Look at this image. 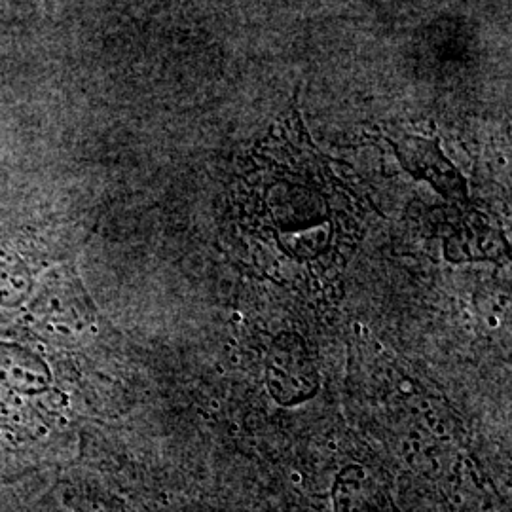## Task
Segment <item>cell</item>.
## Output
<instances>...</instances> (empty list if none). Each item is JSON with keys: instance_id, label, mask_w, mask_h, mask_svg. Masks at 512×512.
I'll use <instances>...</instances> for the list:
<instances>
[{"instance_id": "6da1fadb", "label": "cell", "mask_w": 512, "mask_h": 512, "mask_svg": "<svg viewBox=\"0 0 512 512\" xmlns=\"http://www.w3.org/2000/svg\"><path fill=\"white\" fill-rule=\"evenodd\" d=\"M268 389L283 406L304 403L319 391V374L304 340L285 332L275 338L266 363Z\"/></svg>"}, {"instance_id": "7a4b0ae2", "label": "cell", "mask_w": 512, "mask_h": 512, "mask_svg": "<svg viewBox=\"0 0 512 512\" xmlns=\"http://www.w3.org/2000/svg\"><path fill=\"white\" fill-rule=\"evenodd\" d=\"M336 490V512H378L372 507V501L363 495L359 484L348 480L346 475L340 478Z\"/></svg>"}]
</instances>
